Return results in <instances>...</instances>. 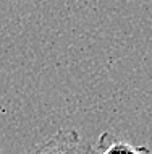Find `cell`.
Segmentation results:
<instances>
[{
    "label": "cell",
    "instance_id": "1",
    "mask_svg": "<svg viewBox=\"0 0 152 154\" xmlns=\"http://www.w3.org/2000/svg\"><path fill=\"white\" fill-rule=\"evenodd\" d=\"M26 154H97V144L96 141L91 143L83 140L76 130L61 128Z\"/></svg>",
    "mask_w": 152,
    "mask_h": 154
},
{
    "label": "cell",
    "instance_id": "2",
    "mask_svg": "<svg viewBox=\"0 0 152 154\" xmlns=\"http://www.w3.org/2000/svg\"><path fill=\"white\" fill-rule=\"evenodd\" d=\"M97 154H152L151 148L146 144H130L123 140L115 138L112 133L104 131L99 138L96 140Z\"/></svg>",
    "mask_w": 152,
    "mask_h": 154
}]
</instances>
